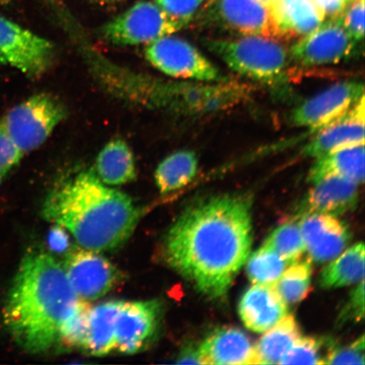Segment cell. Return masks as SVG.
I'll return each mask as SVG.
<instances>
[{"label":"cell","instance_id":"cell-1","mask_svg":"<svg viewBox=\"0 0 365 365\" xmlns=\"http://www.w3.org/2000/svg\"><path fill=\"white\" fill-rule=\"evenodd\" d=\"M252 196H208L190 205L163 242L166 262L211 299H222L253 244Z\"/></svg>","mask_w":365,"mask_h":365},{"label":"cell","instance_id":"cell-2","mask_svg":"<svg viewBox=\"0 0 365 365\" xmlns=\"http://www.w3.org/2000/svg\"><path fill=\"white\" fill-rule=\"evenodd\" d=\"M81 300L62 264L44 251H31L14 278L4 322L21 349L48 352L59 346L63 327Z\"/></svg>","mask_w":365,"mask_h":365},{"label":"cell","instance_id":"cell-3","mask_svg":"<svg viewBox=\"0 0 365 365\" xmlns=\"http://www.w3.org/2000/svg\"><path fill=\"white\" fill-rule=\"evenodd\" d=\"M43 217L70 232L82 248L101 252L130 238L140 211L129 195L103 184L93 170H84L54 187Z\"/></svg>","mask_w":365,"mask_h":365},{"label":"cell","instance_id":"cell-4","mask_svg":"<svg viewBox=\"0 0 365 365\" xmlns=\"http://www.w3.org/2000/svg\"><path fill=\"white\" fill-rule=\"evenodd\" d=\"M270 36H240L232 39L209 38L205 46L232 71L263 84H277L284 79L289 53Z\"/></svg>","mask_w":365,"mask_h":365},{"label":"cell","instance_id":"cell-5","mask_svg":"<svg viewBox=\"0 0 365 365\" xmlns=\"http://www.w3.org/2000/svg\"><path fill=\"white\" fill-rule=\"evenodd\" d=\"M248 94L245 86L234 81H163L150 78L145 88L147 107L182 113H207L223 110L243 101Z\"/></svg>","mask_w":365,"mask_h":365},{"label":"cell","instance_id":"cell-6","mask_svg":"<svg viewBox=\"0 0 365 365\" xmlns=\"http://www.w3.org/2000/svg\"><path fill=\"white\" fill-rule=\"evenodd\" d=\"M66 116L67 109L61 100L42 93L16 105L2 120L8 133L26 154L41 147Z\"/></svg>","mask_w":365,"mask_h":365},{"label":"cell","instance_id":"cell-7","mask_svg":"<svg viewBox=\"0 0 365 365\" xmlns=\"http://www.w3.org/2000/svg\"><path fill=\"white\" fill-rule=\"evenodd\" d=\"M145 56L150 65L173 78L197 82L230 81L192 43L177 36H163L147 44Z\"/></svg>","mask_w":365,"mask_h":365},{"label":"cell","instance_id":"cell-8","mask_svg":"<svg viewBox=\"0 0 365 365\" xmlns=\"http://www.w3.org/2000/svg\"><path fill=\"white\" fill-rule=\"evenodd\" d=\"M56 48L17 23L0 16V63L15 68L31 80L41 78L53 65Z\"/></svg>","mask_w":365,"mask_h":365},{"label":"cell","instance_id":"cell-9","mask_svg":"<svg viewBox=\"0 0 365 365\" xmlns=\"http://www.w3.org/2000/svg\"><path fill=\"white\" fill-rule=\"evenodd\" d=\"M156 3L141 1L102 26L100 34L118 46L148 44L182 29Z\"/></svg>","mask_w":365,"mask_h":365},{"label":"cell","instance_id":"cell-10","mask_svg":"<svg viewBox=\"0 0 365 365\" xmlns=\"http://www.w3.org/2000/svg\"><path fill=\"white\" fill-rule=\"evenodd\" d=\"M359 43L342 24L341 16L322 22L292 46L289 57L297 65L314 67L336 65L355 52Z\"/></svg>","mask_w":365,"mask_h":365},{"label":"cell","instance_id":"cell-11","mask_svg":"<svg viewBox=\"0 0 365 365\" xmlns=\"http://www.w3.org/2000/svg\"><path fill=\"white\" fill-rule=\"evenodd\" d=\"M162 314L158 300H121L114 322V352L130 355L147 349L157 336Z\"/></svg>","mask_w":365,"mask_h":365},{"label":"cell","instance_id":"cell-12","mask_svg":"<svg viewBox=\"0 0 365 365\" xmlns=\"http://www.w3.org/2000/svg\"><path fill=\"white\" fill-rule=\"evenodd\" d=\"M363 98V82L341 81L300 103L292 112L291 121L297 127L317 132L350 110Z\"/></svg>","mask_w":365,"mask_h":365},{"label":"cell","instance_id":"cell-13","mask_svg":"<svg viewBox=\"0 0 365 365\" xmlns=\"http://www.w3.org/2000/svg\"><path fill=\"white\" fill-rule=\"evenodd\" d=\"M63 267L82 300H95L110 292L121 281V272L97 251L84 248L68 253Z\"/></svg>","mask_w":365,"mask_h":365},{"label":"cell","instance_id":"cell-14","mask_svg":"<svg viewBox=\"0 0 365 365\" xmlns=\"http://www.w3.org/2000/svg\"><path fill=\"white\" fill-rule=\"evenodd\" d=\"M205 21L241 36L277 38L270 11L259 0H209Z\"/></svg>","mask_w":365,"mask_h":365},{"label":"cell","instance_id":"cell-15","mask_svg":"<svg viewBox=\"0 0 365 365\" xmlns=\"http://www.w3.org/2000/svg\"><path fill=\"white\" fill-rule=\"evenodd\" d=\"M298 222L309 259L314 262L332 261L349 243L348 226L334 216L308 213Z\"/></svg>","mask_w":365,"mask_h":365},{"label":"cell","instance_id":"cell-16","mask_svg":"<svg viewBox=\"0 0 365 365\" xmlns=\"http://www.w3.org/2000/svg\"><path fill=\"white\" fill-rule=\"evenodd\" d=\"M364 98L348 112L317 131L301 155L317 158L342 148L364 144Z\"/></svg>","mask_w":365,"mask_h":365},{"label":"cell","instance_id":"cell-17","mask_svg":"<svg viewBox=\"0 0 365 365\" xmlns=\"http://www.w3.org/2000/svg\"><path fill=\"white\" fill-rule=\"evenodd\" d=\"M299 205V214L319 213L340 216L358 204L357 182L341 177H327L312 185Z\"/></svg>","mask_w":365,"mask_h":365},{"label":"cell","instance_id":"cell-18","mask_svg":"<svg viewBox=\"0 0 365 365\" xmlns=\"http://www.w3.org/2000/svg\"><path fill=\"white\" fill-rule=\"evenodd\" d=\"M239 314L249 330L262 333L287 316V304L273 286L255 284L242 297Z\"/></svg>","mask_w":365,"mask_h":365},{"label":"cell","instance_id":"cell-19","mask_svg":"<svg viewBox=\"0 0 365 365\" xmlns=\"http://www.w3.org/2000/svg\"><path fill=\"white\" fill-rule=\"evenodd\" d=\"M204 364H258L249 337L237 328L222 327L199 345Z\"/></svg>","mask_w":365,"mask_h":365},{"label":"cell","instance_id":"cell-20","mask_svg":"<svg viewBox=\"0 0 365 365\" xmlns=\"http://www.w3.org/2000/svg\"><path fill=\"white\" fill-rule=\"evenodd\" d=\"M269 11L277 38H303L325 21L312 0H277Z\"/></svg>","mask_w":365,"mask_h":365},{"label":"cell","instance_id":"cell-21","mask_svg":"<svg viewBox=\"0 0 365 365\" xmlns=\"http://www.w3.org/2000/svg\"><path fill=\"white\" fill-rule=\"evenodd\" d=\"M364 158V144L337 150L314 158L308 173V181L313 185L327 177H341L362 185Z\"/></svg>","mask_w":365,"mask_h":365},{"label":"cell","instance_id":"cell-22","mask_svg":"<svg viewBox=\"0 0 365 365\" xmlns=\"http://www.w3.org/2000/svg\"><path fill=\"white\" fill-rule=\"evenodd\" d=\"M95 173L108 186L125 185L135 180V160L129 145L121 139L109 141L96 159Z\"/></svg>","mask_w":365,"mask_h":365},{"label":"cell","instance_id":"cell-23","mask_svg":"<svg viewBox=\"0 0 365 365\" xmlns=\"http://www.w3.org/2000/svg\"><path fill=\"white\" fill-rule=\"evenodd\" d=\"M121 300H110L91 308L83 350L95 357L114 352V322Z\"/></svg>","mask_w":365,"mask_h":365},{"label":"cell","instance_id":"cell-24","mask_svg":"<svg viewBox=\"0 0 365 365\" xmlns=\"http://www.w3.org/2000/svg\"><path fill=\"white\" fill-rule=\"evenodd\" d=\"M199 160L193 150H177L163 160L155 172L160 193L168 194L188 185L197 175Z\"/></svg>","mask_w":365,"mask_h":365},{"label":"cell","instance_id":"cell-25","mask_svg":"<svg viewBox=\"0 0 365 365\" xmlns=\"http://www.w3.org/2000/svg\"><path fill=\"white\" fill-rule=\"evenodd\" d=\"M302 336L298 322L293 316H287L264 331L254 346L258 364H279L280 360L294 342Z\"/></svg>","mask_w":365,"mask_h":365},{"label":"cell","instance_id":"cell-26","mask_svg":"<svg viewBox=\"0 0 365 365\" xmlns=\"http://www.w3.org/2000/svg\"><path fill=\"white\" fill-rule=\"evenodd\" d=\"M364 277V245L358 243L332 259L319 276V285L323 289L358 284Z\"/></svg>","mask_w":365,"mask_h":365},{"label":"cell","instance_id":"cell-27","mask_svg":"<svg viewBox=\"0 0 365 365\" xmlns=\"http://www.w3.org/2000/svg\"><path fill=\"white\" fill-rule=\"evenodd\" d=\"M312 259L289 264L274 284V289L287 304H294L307 298L312 286Z\"/></svg>","mask_w":365,"mask_h":365},{"label":"cell","instance_id":"cell-28","mask_svg":"<svg viewBox=\"0 0 365 365\" xmlns=\"http://www.w3.org/2000/svg\"><path fill=\"white\" fill-rule=\"evenodd\" d=\"M246 272L254 284L274 286L289 266L271 248L262 247L250 255Z\"/></svg>","mask_w":365,"mask_h":365},{"label":"cell","instance_id":"cell-29","mask_svg":"<svg viewBox=\"0 0 365 365\" xmlns=\"http://www.w3.org/2000/svg\"><path fill=\"white\" fill-rule=\"evenodd\" d=\"M336 345L327 337H299L280 360L279 364H326Z\"/></svg>","mask_w":365,"mask_h":365},{"label":"cell","instance_id":"cell-30","mask_svg":"<svg viewBox=\"0 0 365 365\" xmlns=\"http://www.w3.org/2000/svg\"><path fill=\"white\" fill-rule=\"evenodd\" d=\"M264 245L275 251L289 264L299 261L307 251L299 222H287L277 227L264 241Z\"/></svg>","mask_w":365,"mask_h":365},{"label":"cell","instance_id":"cell-31","mask_svg":"<svg viewBox=\"0 0 365 365\" xmlns=\"http://www.w3.org/2000/svg\"><path fill=\"white\" fill-rule=\"evenodd\" d=\"M90 309L91 307L86 301L81 300L75 312L63 327L58 346L83 349L88 335Z\"/></svg>","mask_w":365,"mask_h":365},{"label":"cell","instance_id":"cell-32","mask_svg":"<svg viewBox=\"0 0 365 365\" xmlns=\"http://www.w3.org/2000/svg\"><path fill=\"white\" fill-rule=\"evenodd\" d=\"M158 6L182 27L192 20L204 0H155Z\"/></svg>","mask_w":365,"mask_h":365},{"label":"cell","instance_id":"cell-33","mask_svg":"<svg viewBox=\"0 0 365 365\" xmlns=\"http://www.w3.org/2000/svg\"><path fill=\"white\" fill-rule=\"evenodd\" d=\"M345 29L357 43L364 36V0H350L341 16Z\"/></svg>","mask_w":365,"mask_h":365},{"label":"cell","instance_id":"cell-34","mask_svg":"<svg viewBox=\"0 0 365 365\" xmlns=\"http://www.w3.org/2000/svg\"><path fill=\"white\" fill-rule=\"evenodd\" d=\"M10 134L3 120H0V173L4 177L15 168L24 156Z\"/></svg>","mask_w":365,"mask_h":365},{"label":"cell","instance_id":"cell-35","mask_svg":"<svg viewBox=\"0 0 365 365\" xmlns=\"http://www.w3.org/2000/svg\"><path fill=\"white\" fill-rule=\"evenodd\" d=\"M364 336H360L353 344L344 348L332 349L326 364H364Z\"/></svg>","mask_w":365,"mask_h":365},{"label":"cell","instance_id":"cell-36","mask_svg":"<svg viewBox=\"0 0 365 365\" xmlns=\"http://www.w3.org/2000/svg\"><path fill=\"white\" fill-rule=\"evenodd\" d=\"M364 317V279L358 282L357 287L352 291L348 302L341 310L339 317V325L348 322H359Z\"/></svg>","mask_w":365,"mask_h":365},{"label":"cell","instance_id":"cell-37","mask_svg":"<svg viewBox=\"0 0 365 365\" xmlns=\"http://www.w3.org/2000/svg\"><path fill=\"white\" fill-rule=\"evenodd\" d=\"M325 20L341 16L349 0H312Z\"/></svg>","mask_w":365,"mask_h":365},{"label":"cell","instance_id":"cell-38","mask_svg":"<svg viewBox=\"0 0 365 365\" xmlns=\"http://www.w3.org/2000/svg\"><path fill=\"white\" fill-rule=\"evenodd\" d=\"M68 245H70V238H68L67 230L56 225L48 235L50 250L56 253L65 252L68 248Z\"/></svg>","mask_w":365,"mask_h":365},{"label":"cell","instance_id":"cell-39","mask_svg":"<svg viewBox=\"0 0 365 365\" xmlns=\"http://www.w3.org/2000/svg\"><path fill=\"white\" fill-rule=\"evenodd\" d=\"M177 364H204L199 345L187 346L182 349L178 357Z\"/></svg>","mask_w":365,"mask_h":365},{"label":"cell","instance_id":"cell-40","mask_svg":"<svg viewBox=\"0 0 365 365\" xmlns=\"http://www.w3.org/2000/svg\"><path fill=\"white\" fill-rule=\"evenodd\" d=\"M47 1L61 16H70L66 11V6H63L62 0H47Z\"/></svg>","mask_w":365,"mask_h":365},{"label":"cell","instance_id":"cell-41","mask_svg":"<svg viewBox=\"0 0 365 365\" xmlns=\"http://www.w3.org/2000/svg\"><path fill=\"white\" fill-rule=\"evenodd\" d=\"M259 1L262 2L267 7L270 8L277 1V0H259Z\"/></svg>","mask_w":365,"mask_h":365},{"label":"cell","instance_id":"cell-42","mask_svg":"<svg viewBox=\"0 0 365 365\" xmlns=\"http://www.w3.org/2000/svg\"><path fill=\"white\" fill-rule=\"evenodd\" d=\"M12 0H0V6H6V4H10Z\"/></svg>","mask_w":365,"mask_h":365},{"label":"cell","instance_id":"cell-43","mask_svg":"<svg viewBox=\"0 0 365 365\" xmlns=\"http://www.w3.org/2000/svg\"><path fill=\"white\" fill-rule=\"evenodd\" d=\"M97 1L103 4H110L116 1V0H97Z\"/></svg>","mask_w":365,"mask_h":365},{"label":"cell","instance_id":"cell-44","mask_svg":"<svg viewBox=\"0 0 365 365\" xmlns=\"http://www.w3.org/2000/svg\"><path fill=\"white\" fill-rule=\"evenodd\" d=\"M2 178L3 176L1 175V173H0V185H1Z\"/></svg>","mask_w":365,"mask_h":365},{"label":"cell","instance_id":"cell-45","mask_svg":"<svg viewBox=\"0 0 365 365\" xmlns=\"http://www.w3.org/2000/svg\"><path fill=\"white\" fill-rule=\"evenodd\" d=\"M349 1H350V0H349Z\"/></svg>","mask_w":365,"mask_h":365}]
</instances>
